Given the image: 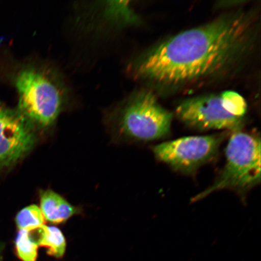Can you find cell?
Returning <instances> with one entry per match:
<instances>
[{
	"label": "cell",
	"mask_w": 261,
	"mask_h": 261,
	"mask_svg": "<svg viewBox=\"0 0 261 261\" xmlns=\"http://www.w3.org/2000/svg\"><path fill=\"white\" fill-rule=\"evenodd\" d=\"M256 15L238 11L173 36L143 54L132 66L134 76L176 89L227 74L250 54L256 40Z\"/></svg>",
	"instance_id": "cell-1"
},
{
	"label": "cell",
	"mask_w": 261,
	"mask_h": 261,
	"mask_svg": "<svg viewBox=\"0 0 261 261\" xmlns=\"http://www.w3.org/2000/svg\"><path fill=\"white\" fill-rule=\"evenodd\" d=\"M18 101L16 108L34 128H48L63 110L66 93L56 71L47 65L28 64L13 77Z\"/></svg>",
	"instance_id": "cell-2"
},
{
	"label": "cell",
	"mask_w": 261,
	"mask_h": 261,
	"mask_svg": "<svg viewBox=\"0 0 261 261\" xmlns=\"http://www.w3.org/2000/svg\"><path fill=\"white\" fill-rule=\"evenodd\" d=\"M226 162L214 184L192 198L195 202L215 192L231 190L241 196L260 182V139L237 130L231 136L226 149Z\"/></svg>",
	"instance_id": "cell-3"
},
{
	"label": "cell",
	"mask_w": 261,
	"mask_h": 261,
	"mask_svg": "<svg viewBox=\"0 0 261 261\" xmlns=\"http://www.w3.org/2000/svg\"><path fill=\"white\" fill-rule=\"evenodd\" d=\"M247 109L246 101L242 96L226 91L189 98L179 104L175 113L182 122L192 128L237 132L242 125Z\"/></svg>",
	"instance_id": "cell-4"
},
{
	"label": "cell",
	"mask_w": 261,
	"mask_h": 261,
	"mask_svg": "<svg viewBox=\"0 0 261 261\" xmlns=\"http://www.w3.org/2000/svg\"><path fill=\"white\" fill-rule=\"evenodd\" d=\"M172 116L159 103L154 94L145 91L133 97L119 111L117 125L126 138L150 142L169 135Z\"/></svg>",
	"instance_id": "cell-5"
},
{
	"label": "cell",
	"mask_w": 261,
	"mask_h": 261,
	"mask_svg": "<svg viewBox=\"0 0 261 261\" xmlns=\"http://www.w3.org/2000/svg\"><path fill=\"white\" fill-rule=\"evenodd\" d=\"M224 139V134L185 137L160 143L152 151L159 161L174 171L193 174L217 156Z\"/></svg>",
	"instance_id": "cell-6"
},
{
	"label": "cell",
	"mask_w": 261,
	"mask_h": 261,
	"mask_svg": "<svg viewBox=\"0 0 261 261\" xmlns=\"http://www.w3.org/2000/svg\"><path fill=\"white\" fill-rule=\"evenodd\" d=\"M34 129L17 109L0 101V169L11 167L28 154L36 140Z\"/></svg>",
	"instance_id": "cell-7"
},
{
	"label": "cell",
	"mask_w": 261,
	"mask_h": 261,
	"mask_svg": "<svg viewBox=\"0 0 261 261\" xmlns=\"http://www.w3.org/2000/svg\"><path fill=\"white\" fill-rule=\"evenodd\" d=\"M40 210L45 220L54 224L66 221L77 214L73 206L60 195L51 190L40 192Z\"/></svg>",
	"instance_id": "cell-8"
},
{
	"label": "cell",
	"mask_w": 261,
	"mask_h": 261,
	"mask_svg": "<svg viewBox=\"0 0 261 261\" xmlns=\"http://www.w3.org/2000/svg\"><path fill=\"white\" fill-rule=\"evenodd\" d=\"M35 237L39 247L46 248L49 255L61 258L66 250V240L60 228L44 225L35 230Z\"/></svg>",
	"instance_id": "cell-9"
},
{
	"label": "cell",
	"mask_w": 261,
	"mask_h": 261,
	"mask_svg": "<svg viewBox=\"0 0 261 261\" xmlns=\"http://www.w3.org/2000/svg\"><path fill=\"white\" fill-rule=\"evenodd\" d=\"M15 246L16 253L22 261H37L39 246L34 230H19Z\"/></svg>",
	"instance_id": "cell-10"
},
{
	"label": "cell",
	"mask_w": 261,
	"mask_h": 261,
	"mask_svg": "<svg viewBox=\"0 0 261 261\" xmlns=\"http://www.w3.org/2000/svg\"><path fill=\"white\" fill-rule=\"evenodd\" d=\"M15 221L19 230L33 231L44 226L45 218L40 208L33 204L19 211Z\"/></svg>",
	"instance_id": "cell-11"
},
{
	"label": "cell",
	"mask_w": 261,
	"mask_h": 261,
	"mask_svg": "<svg viewBox=\"0 0 261 261\" xmlns=\"http://www.w3.org/2000/svg\"><path fill=\"white\" fill-rule=\"evenodd\" d=\"M0 261H2V247L0 246Z\"/></svg>",
	"instance_id": "cell-12"
}]
</instances>
